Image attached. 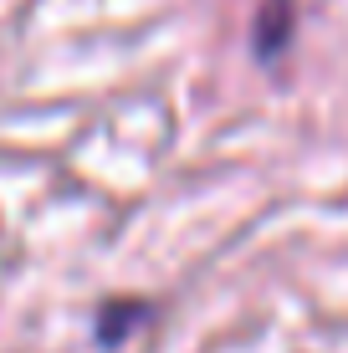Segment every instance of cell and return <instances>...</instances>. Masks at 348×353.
Returning a JSON list of instances; mask_svg holds the SVG:
<instances>
[]
</instances>
